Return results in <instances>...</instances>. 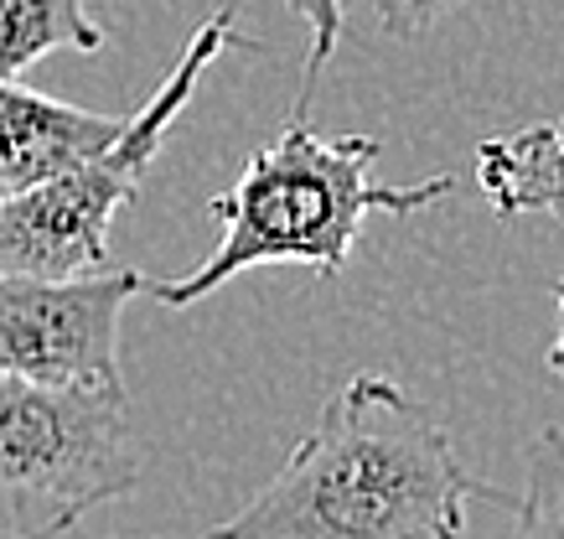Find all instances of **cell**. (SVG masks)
<instances>
[{
	"instance_id": "1",
	"label": "cell",
	"mask_w": 564,
	"mask_h": 539,
	"mask_svg": "<svg viewBox=\"0 0 564 539\" xmlns=\"http://www.w3.org/2000/svg\"><path fill=\"white\" fill-rule=\"evenodd\" d=\"M466 498L513 504L466 472L435 405L352 374L285 467L207 539H466Z\"/></svg>"
},
{
	"instance_id": "2",
	"label": "cell",
	"mask_w": 564,
	"mask_h": 539,
	"mask_svg": "<svg viewBox=\"0 0 564 539\" xmlns=\"http://www.w3.org/2000/svg\"><path fill=\"white\" fill-rule=\"evenodd\" d=\"M378 157L383 145L373 136H316L306 115H291L270 145L243 161L239 182L207 203L223 224L218 249L187 280H145V291L182 312L259 265H306L316 276H337L373 213H425L456 187V176L389 187L378 182Z\"/></svg>"
},
{
	"instance_id": "3",
	"label": "cell",
	"mask_w": 564,
	"mask_h": 539,
	"mask_svg": "<svg viewBox=\"0 0 564 539\" xmlns=\"http://www.w3.org/2000/svg\"><path fill=\"white\" fill-rule=\"evenodd\" d=\"M234 26H239V6L213 11L187 42V53L176 57V68L161 78V88L135 115H124L99 151H88L32 187L0 192V270L88 276L109 265V218L140 192V176L151 172L176 115L192 105L203 73L228 53Z\"/></svg>"
},
{
	"instance_id": "4",
	"label": "cell",
	"mask_w": 564,
	"mask_h": 539,
	"mask_svg": "<svg viewBox=\"0 0 564 539\" xmlns=\"http://www.w3.org/2000/svg\"><path fill=\"white\" fill-rule=\"evenodd\" d=\"M135 487L130 389L0 374V539H57Z\"/></svg>"
},
{
	"instance_id": "5",
	"label": "cell",
	"mask_w": 564,
	"mask_h": 539,
	"mask_svg": "<svg viewBox=\"0 0 564 539\" xmlns=\"http://www.w3.org/2000/svg\"><path fill=\"white\" fill-rule=\"evenodd\" d=\"M145 291L135 270L88 276H17L0 270V374L36 384L124 389L120 322Z\"/></svg>"
},
{
	"instance_id": "6",
	"label": "cell",
	"mask_w": 564,
	"mask_h": 539,
	"mask_svg": "<svg viewBox=\"0 0 564 539\" xmlns=\"http://www.w3.org/2000/svg\"><path fill=\"white\" fill-rule=\"evenodd\" d=\"M115 130L120 115H94L52 94L21 88L17 78H0V192L32 187L42 176L63 172L78 157L99 151Z\"/></svg>"
},
{
	"instance_id": "7",
	"label": "cell",
	"mask_w": 564,
	"mask_h": 539,
	"mask_svg": "<svg viewBox=\"0 0 564 539\" xmlns=\"http://www.w3.org/2000/svg\"><path fill=\"white\" fill-rule=\"evenodd\" d=\"M477 182L497 218H518V213H549L564 218V145L554 130L529 125L518 136H492L477 145Z\"/></svg>"
},
{
	"instance_id": "8",
	"label": "cell",
	"mask_w": 564,
	"mask_h": 539,
	"mask_svg": "<svg viewBox=\"0 0 564 539\" xmlns=\"http://www.w3.org/2000/svg\"><path fill=\"white\" fill-rule=\"evenodd\" d=\"M104 26L84 0H0V78L21 73L52 53H99Z\"/></svg>"
},
{
	"instance_id": "9",
	"label": "cell",
	"mask_w": 564,
	"mask_h": 539,
	"mask_svg": "<svg viewBox=\"0 0 564 539\" xmlns=\"http://www.w3.org/2000/svg\"><path fill=\"white\" fill-rule=\"evenodd\" d=\"M508 539H564V431L544 425L529 441V483L513 493Z\"/></svg>"
},
{
	"instance_id": "10",
	"label": "cell",
	"mask_w": 564,
	"mask_h": 539,
	"mask_svg": "<svg viewBox=\"0 0 564 539\" xmlns=\"http://www.w3.org/2000/svg\"><path fill=\"white\" fill-rule=\"evenodd\" d=\"M285 11L311 32V53H306L301 88H295V105H291V115H306L311 94H316V78H322L326 57L337 53V36H343V0H285Z\"/></svg>"
},
{
	"instance_id": "11",
	"label": "cell",
	"mask_w": 564,
	"mask_h": 539,
	"mask_svg": "<svg viewBox=\"0 0 564 539\" xmlns=\"http://www.w3.org/2000/svg\"><path fill=\"white\" fill-rule=\"evenodd\" d=\"M368 6H373L378 21H383L393 36H425V32H435L445 17L466 11L471 0H368Z\"/></svg>"
},
{
	"instance_id": "12",
	"label": "cell",
	"mask_w": 564,
	"mask_h": 539,
	"mask_svg": "<svg viewBox=\"0 0 564 539\" xmlns=\"http://www.w3.org/2000/svg\"><path fill=\"white\" fill-rule=\"evenodd\" d=\"M554 306H560V337H554V348H549V368L564 379V280H554Z\"/></svg>"
},
{
	"instance_id": "13",
	"label": "cell",
	"mask_w": 564,
	"mask_h": 539,
	"mask_svg": "<svg viewBox=\"0 0 564 539\" xmlns=\"http://www.w3.org/2000/svg\"><path fill=\"white\" fill-rule=\"evenodd\" d=\"M549 130H554V140L564 145V115H560V120H549Z\"/></svg>"
}]
</instances>
